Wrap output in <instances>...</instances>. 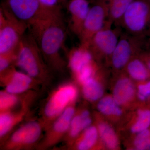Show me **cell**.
<instances>
[{
    "instance_id": "1",
    "label": "cell",
    "mask_w": 150,
    "mask_h": 150,
    "mask_svg": "<svg viewBox=\"0 0 150 150\" xmlns=\"http://www.w3.org/2000/svg\"><path fill=\"white\" fill-rule=\"evenodd\" d=\"M49 68L62 71L66 64L61 55L67 35L61 8L47 10L28 26Z\"/></svg>"
},
{
    "instance_id": "2",
    "label": "cell",
    "mask_w": 150,
    "mask_h": 150,
    "mask_svg": "<svg viewBox=\"0 0 150 150\" xmlns=\"http://www.w3.org/2000/svg\"><path fill=\"white\" fill-rule=\"evenodd\" d=\"M15 66L40 83L46 82L50 78L49 67L30 33H25L19 44Z\"/></svg>"
},
{
    "instance_id": "3",
    "label": "cell",
    "mask_w": 150,
    "mask_h": 150,
    "mask_svg": "<svg viewBox=\"0 0 150 150\" xmlns=\"http://www.w3.org/2000/svg\"><path fill=\"white\" fill-rule=\"evenodd\" d=\"M119 25L131 35L146 38L150 42V1L134 0Z\"/></svg>"
},
{
    "instance_id": "4",
    "label": "cell",
    "mask_w": 150,
    "mask_h": 150,
    "mask_svg": "<svg viewBox=\"0 0 150 150\" xmlns=\"http://www.w3.org/2000/svg\"><path fill=\"white\" fill-rule=\"evenodd\" d=\"M78 91L75 86L65 83L56 89L49 97L43 109L40 121L46 131L55 120L76 98Z\"/></svg>"
},
{
    "instance_id": "5",
    "label": "cell",
    "mask_w": 150,
    "mask_h": 150,
    "mask_svg": "<svg viewBox=\"0 0 150 150\" xmlns=\"http://www.w3.org/2000/svg\"><path fill=\"white\" fill-rule=\"evenodd\" d=\"M28 29L3 6L0 10V55L16 52L22 38Z\"/></svg>"
},
{
    "instance_id": "6",
    "label": "cell",
    "mask_w": 150,
    "mask_h": 150,
    "mask_svg": "<svg viewBox=\"0 0 150 150\" xmlns=\"http://www.w3.org/2000/svg\"><path fill=\"white\" fill-rule=\"evenodd\" d=\"M149 42L144 38L122 32L110 57L113 67L116 69L125 67L136 55L141 54L143 48Z\"/></svg>"
},
{
    "instance_id": "7",
    "label": "cell",
    "mask_w": 150,
    "mask_h": 150,
    "mask_svg": "<svg viewBox=\"0 0 150 150\" xmlns=\"http://www.w3.org/2000/svg\"><path fill=\"white\" fill-rule=\"evenodd\" d=\"M44 130L40 121H30L16 129L4 142L5 150H18L32 148L37 144Z\"/></svg>"
},
{
    "instance_id": "8",
    "label": "cell",
    "mask_w": 150,
    "mask_h": 150,
    "mask_svg": "<svg viewBox=\"0 0 150 150\" xmlns=\"http://www.w3.org/2000/svg\"><path fill=\"white\" fill-rule=\"evenodd\" d=\"M91 7L79 38L81 45L87 48L94 35L102 29L108 20V5L106 1L95 2Z\"/></svg>"
},
{
    "instance_id": "9",
    "label": "cell",
    "mask_w": 150,
    "mask_h": 150,
    "mask_svg": "<svg viewBox=\"0 0 150 150\" xmlns=\"http://www.w3.org/2000/svg\"><path fill=\"white\" fill-rule=\"evenodd\" d=\"M112 24L108 21L104 27L92 38L87 48L93 57H110L122 33L120 27L112 28Z\"/></svg>"
},
{
    "instance_id": "10",
    "label": "cell",
    "mask_w": 150,
    "mask_h": 150,
    "mask_svg": "<svg viewBox=\"0 0 150 150\" xmlns=\"http://www.w3.org/2000/svg\"><path fill=\"white\" fill-rule=\"evenodd\" d=\"M2 6L28 27L48 9L43 7L38 0H4Z\"/></svg>"
},
{
    "instance_id": "11",
    "label": "cell",
    "mask_w": 150,
    "mask_h": 150,
    "mask_svg": "<svg viewBox=\"0 0 150 150\" xmlns=\"http://www.w3.org/2000/svg\"><path fill=\"white\" fill-rule=\"evenodd\" d=\"M74 115V108L71 105L46 130L45 137L38 144V149L41 150L49 149L64 139Z\"/></svg>"
},
{
    "instance_id": "12",
    "label": "cell",
    "mask_w": 150,
    "mask_h": 150,
    "mask_svg": "<svg viewBox=\"0 0 150 150\" xmlns=\"http://www.w3.org/2000/svg\"><path fill=\"white\" fill-rule=\"evenodd\" d=\"M1 82L6 91L18 95L32 88L38 81L23 71L16 69L14 66L1 74Z\"/></svg>"
},
{
    "instance_id": "13",
    "label": "cell",
    "mask_w": 150,
    "mask_h": 150,
    "mask_svg": "<svg viewBox=\"0 0 150 150\" xmlns=\"http://www.w3.org/2000/svg\"><path fill=\"white\" fill-rule=\"evenodd\" d=\"M90 7L87 0H70L67 4L71 29L79 37Z\"/></svg>"
},
{
    "instance_id": "14",
    "label": "cell",
    "mask_w": 150,
    "mask_h": 150,
    "mask_svg": "<svg viewBox=\"0 0 150 150\" xmlns=\"http://www.w3.org/2000/svg\"><path fill=\"white\" fill-rule=\"evenodd\" d=\"M30 97L25 99L21 109L18 111L13 110L0 112V138L4 139L12 130L20 123L28 110Z\"/></svg>"
},
{
    "instance_id": "15",
    "label": "cell",
    "mask_w": 150,
    "mask_h": 150,
    "mask_svg": "<svg viewBox=\"0 0 150 150\" xmlns=\"http://www.w3.org/2000/svg\"><path fill=\"white\" fill-rule=\"evenodd\" d=\"M69 57V67L75 76L85 66L93 62V57L88 48L81 45L70 51Z\"/></svg>"
},
{
    "instance_id": "16",
    "label": "cell",
    "mask_w": 150,
    "mask_h": 150,
    "mask_svg": "<svg viewBox=\"0 0 150 150\" xmlns=\"http://www.w3.org/2000/svg\"><path fill=\"white\" fill-rule=\"evenodd\" d=\"M135 94V88L131 81L127 78L117 81L113 91V98L118 104H123L130 101Z\"/></svg>"
},
{
    "instance_id": "17",
    "label": "cell",
    "mask_w": 150,
    "mask_h": 150,
    "mask_svg": "<svg viewBox=\"0 0 150 150\" xmlns=\"http://www.w3.org/2000/svg\"><path fill=\"white\" fill-rule=\"evenodd\" d=\"M134 0H107L108 21L119 26L121 19Z\"/></svg>"
},
{
    "instance_id": "18",
    "label": "cell",
    "mask_w": 150,
    "mask_h": 150,
    "mask_svg": "<svg viewBox=\"0 0 150 150\" xmlns=\"http://www.w3.org/2000/svg\"><path fill=\"white\" fill-rule=\"evenodd\" d=\"M126 66L128 74L134 79L144 81L150 78V71L141 58L134 57Z\"/></svg>"
},
{
    "instance_id": "19",
    "label": "cell",
    "mask_w": 150,
    "mask_h": 150,
    "mask_svg": "<svg viewBox=\"0 0 150 150\" xmlns=\"http://www.w3.org/2000/svg\"><path fill=\"white\" fill-rule=\"evenodd\" d=\"M82 85L84 96L89 101H96L100 98L103 95L102 86L93 77L86 81Z\"/></svg>"
},
{
    "instance_id": "20",
    "label": "cell",
    "mask_w": 150,
    "mask_h": 150,
    "mask_svg": "<svg viewBox=\"0 0 150 150\" xmlns=\"http://www.w3.org/2000/svg\"><path fill=\"white\" fill-rule=\"evenodd\" d=\"M100 136L108 148L115 149L118 145V140L113 129L108 124L102 123L98 125Z\"/></svg>"
},
{
    "instance_id": "21",
    "label": "cell",
    "mask_w": 150,
    "mask_h": 150,
    "mask_svg": "<svg viewBox=\"0 0 150 150\" xmlns=\"http://www.w3.org/2000/svg\"><path fill=\"white\" fill-rule=\"evenodd\" d=\"M98 131L95 126H89L86 129L82 137L77 144L79 150L90 149L95 144L98 139Z\"/></svg>"
},
{
    "instance_id": "22",
    "label": "cell",
    "mask_w": 150,
    "mask_h": 150,
    "mask_svg": "<svg viewBox=\"0 0 150 150\" xmlns=\"http://www.w3.org/2000/svg\"><path fill=\"white\" fill-rule=\"evenodd\" d=\"M118 105L113 98L107 96L100 100L98 104V108L105 115L118 116L122 114V110Z\"/></svg>"
},
{
    "instance_id": "23",
    "label": "cell",
    "mask_w": 150,
    "mask_h": 150,
    "mask_svg": "<svg viewBox=\"0 0 150 150\" xmlns=\"http://www.w3.org/2000/svg\"><path fill=\"white\" fill-rule=\"evenodd\" d=\"M20 102L18 95L10 93L5 90L0 92V112L13 110Z\"/></svg>"
},
{
    "instance_id": "24",
    "label": "cell",
    "mask_w": 150,
    "mask_h": 150,
    "mask_svg": "<svg viewBox=\"0 0 150 150\" xmlns=\"http://www.w3.org/2000/svg\"><path fill=\"white\" fill-rule=\"evenodd\" d=\"M137 122L131 128L133 133H139L149 128L150 126V109H144L138 111Z\"/></svg>"
},
{
    "instance_id": "25",
    "label": "cell",
    "mask_w": 150,
    "mask_h": 150,
    "mask_svg": "<svg viewBox=\"0 0 150 150\" xmlns=\"http://www.w3.org/2000/svg\"><path fill=\"white\" fill-rule=\"evenodd\" d=\"M82 131H83L82 120L80 114L74 115L67 134V140L76 138Z\"/></svg>"
},
{
    "instance_id": "26",
    "label": "cell",
    "mask_w": 150,
    "mask_h": 150,
    "mask_svg": "<svg viewBox=\"0 0 150 150\" xmlns=\"http://www.w3.org/2000/svg\"><path fill=\"white\" fill-rule=\"evenodd\" d=\"M134 145L137 149L150 150V129L141 131L136 137Z\"/></svg>"
},
{
    "instance_id": "27",
    "label": "cell",
    "mask_w": 150,
    "mask_h": 150,
    "mask_svg": "<svg viewBox=\"0 0 150 150\" xmlns=\"http://www.w3.org/2000/svg\"><path fill=\"white\" fill-rule=\"evenodd\" d=\"M16 52L0 55V74H3L15 66Z\"/></svg>"
},
{
    "instance_id": "28",
    "label": "cell",
    "mask_w": 150,
    "mask_h": 150,
    "mask_svg": "<svg viewBox=\"0 0 150 150\" xmlns=\"http://www.w3.org/2000/svg\"><path fill=\"white\" fill-rule=\"evenodd\" d=\"M94 74V67L93 62L83 67L75 76L79 82L83 84L86 81L93 77Z\"/></svg>"
},
{
    "instance_id": "29",
    "label": "cell",
    "mask_w": 150,
    "mask_h": 150,
    "mask_svg": "<svg viewBox=\"0 0 150 150\" xmlns=\"http://www.w3.org/2000/svg\"><path fill=\"white\" fill-rule=\"evenodd\" d=\"M138 97L142 101L150 97V80L139 86Z\"/></svg>"
},
{
    "instance_id": "30",
    "label": "cell",
    "mask_w": 150,
    "mask_h": 150,
    "mask_svg": "<svg viewBox=\"0 0 150 150\" xmlns=\"http://www.w3.org/2000/svg\"><path fill=\"white\" fill-rule=\"evenodd\" d=\"M43 7L48 9H55L60 8L61 0H38Z\"/></svg>"
},
{
    "instance_id": "31",
    "label": "cell",
    "mask_w": 150,
    "mask_h": 150,
    "mask_svg": "<svg viewBox=\"0 0 150 150\" xmlns=\"http://www.w3.org/2000/svg\"><path fill=\"white\" fill-rule=\"evenodd\" d=\"M80 114L82 120L83 130H85L90 126L92 120L90 116V112L88 110H84Z\"/></svg>"
},
{
    "instance_id": "32",
    "label": "cell",
    "mask_w": 150,
    "mask_h": 150,
    "mask_svg": "<svg viewBox=\"0 0 150 150\" xmlns=\"http://www.w3.org/2000/svg\"><path fill=\"white\" fill-rule=\"evenodd\" d=\"M140 55V58L150 71V52H142Z\"/></svg>"
},
{
    "instance_id": "33",
    "label": "cell",
    "mask_w": 150,
    "mask_h": 150,
    "mask_svg": "<svg viewBox=\"0 0 150 150\" xmlns=\"http://www.w3.org/2000/svg\"><path fill=\"white\" fill-rule=\"evenodd\" d=\"M93 1L94 2L96 1H107V0H93Z\"/></svg>"
},
{
    "instance_id": "34",
    "label": "cell",
    "mask_w": 150,
    "mask_h": 150,
    "mask_svg": "<svg viewBox=\"0 0 150 150\" xmlns=\"http://www.w3.org/2000/svg\"><path fill=\"white\" fill-rule=\"evenodd\" d=\"M67 0H61V3H64Z\"/></svg>"
},
{
    "instance_id": "35",
    "label": "cell",
    "mask_w": 150,
    "mask_h": 150,
    "mask_svg": "<svg viewBox=\"0 0 150 150\" xmlns=\"http://www.w3.org/2000/svg\"><path fill=\"white\" fill-rule=\"evenodd\" d=\"M149 1H150V0H149Z\"/></svg>"
}]
</instances>
